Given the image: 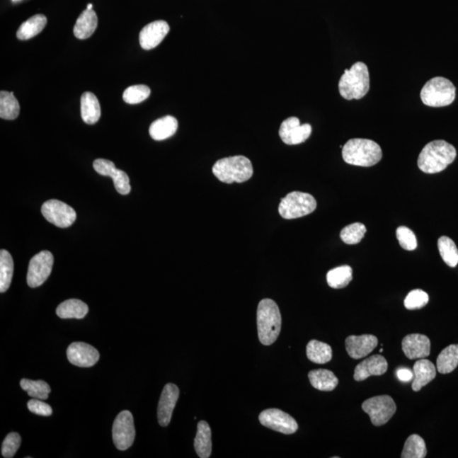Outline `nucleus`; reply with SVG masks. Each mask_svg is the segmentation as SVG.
Listing matches in <instances>:
<instances>
[{
  "label": "nucleus",
  "instance_id": "obj_13",
  "mask_svg": "<svg viewBox=\"0 0 458 458\" xmlns=\"http://www.w3.org/2000/svg\"><path fill=\"white\" fill-rule=\"evenodd\" d=\"M311 134V126L306 123L302 125L297 118H290L282 122L280 128V136L282 142L289 145L305 142Z\"/></svg>",
  "mask_w": 458,
  "mask_h": 458
},
{
  "label": "nucleus",
  "instance_id": "obj_26",
  "mask_svg": "<svg viewBox=\"0 0 458 458\" xmlns=\"http://www.w3.org/2000/svg\"><path fill=\"white\" fill-rule=\"evenodd\" d=\"M310 383L321 391H332L339 384V379L333 372L327 370H312L308 374Z\"/></svg>",
  "mask_w": 458,
  "mask_h": 458
},
{
  "label": "nucleus",
  "instance_id": "obj_15",
  "mask_svg": "<svg viewBox=\"0 0 458 458\" xmlns=\"http://www.w3.org/2000/svg\"><path fill=\"white\" fill-rule=\"evenodd\" d=\"M67 356L71 365L80 367H93L100 359L98 350L84 342H74L68 346Z\"/></svg>",
  "mask_w": 458,
  "mask_h": 458
},
{
  "label": "nucleus",
  "instance_id": "obj_5",
  "mask_svg": "<svg viewBox=\"0 0 458 458\" xmlns=\"http://www.w3.org/2000/svg\"><path fill=\"white\" fill-rule=\"evenodd\" d=\"M212 173L218 181L225 183H244L253 175V166L247 157L235 156L222 158L213 166Z\"/></svg>",
  "mask_w": 458,
  "mask_h": 458
},
{
  "label": "nucleus",
  "instance_id": "obj_39",
  "mask_svg": "<svg viewBox=\"0 0 458 458\" xmlns=\"http://www.w3.org/2000/svg\"><path fill=\"white\" fill-rule=\"evenodd\" d=\"M429 294L422 290H414L406 295L404 306L408 310L421 309L429 303Z\"/></svg>",
  "mask_w": 458,
  "mask_h": 458
},
{
  "label": "nucleus",
  "instance_id": "obj_17",
  "mask_svg": "<svg viewBox=\"0 0 458 458\" xmlns=\"http://www.w3.org/2000/svg\"><path fill=\"white\" fill-rule=\"evenodd\" d=\"M169 30V25L165 21H156L145 25L139 33L141 47L145 50L156 48L168 35Z\"/></svg>",
  "mask_w": 458,
  "mask_h": 458
},
{
  "label": "nucleus",
  "instance_id": "obj_10",
  "mask_svg": "<svg viewBox=\"0 0 458 458\" xmlns=\"http://www.w3.org/2000/svg\"><path fill=\"white\" fill-rule=\"evenodd\" d=\"M54 264V256L48 251H42L30 261L27 282L31 288L41 286L48 280Z\"/></svg>",
  "mask_w": 458,
  "mask_h": 458
},
{
  "label": "nucleus",
  "instance_id": "obj_4",
  "mask_svg": "<svg viewBox=\"0 0 458 458\" xmlns=\"http://www.w3.org/2000/svg\"><path fill=\"white\" fill-rule=\"evenodd\" d=\"M370 76L366 64L357 62L345 70L339 83L340 96L348 101L361 100L370 91Z\"/></svg>",
  "mask_w": 458,
  "mask_h": 458
},
{
  "label": "nucleus",
  "instance_id": "obj_8",
  "mask_svg": "<svg viewBox=\"0 0 458 458\" xmlns=\"http://www.w3.org/2000/svg\"><path fill=\"white\" fill-rule=\"evenodd\" d=\"M362 409L370 417L374 426H382L387 423L396 413V405L389 396L372 397L363 402Z\"/></svg>",
  "mask_w": 458,
  "mask_h": 458
},
{
  "label": "nucleus",
  "instance_id": "obj_45",
  "mask_svg": "<svg viewBox=\"0 0 458 458\" xmlns=\"http://www.w3.org/2000/svg\"><path fill=\"white\" fill-rule=\"evenodd\" d=\"M13 1H19V0H13Z\"/></svg>",
  "mask_w": 458,
  "mask_h": 458
},
{
  "label": "nucleus",
  "instance_id": "obj_29",
  "mask_svg": "<svg viewBox=\"0 0 458 458\" xmlns=\"http://www.w3.org/2000/svg\"><path fill=\"white\" fill-rule=\"evenodd\" d=\"M47 24L44 15H36L25 21L17 30L16 36L20 40H28L42 31Z\"/></svg>",
  "mask_w": 458,
  "mask_h": 458
},
{
  "label": "nucleus",
  "instance_id": "obj_40",
  "mask_svg": "<svg viewBox=\"0 0 458 458\" xmlns=\"http://www.w3.org/2000/svg\"><path fill=\"white\" fill-rule=\"evenodd\" d=\"M396 238L400 246L406 251H413L418 246L417 238L412 230L401 226L396 230Z\"/></svg>",
  "mask_w": 458,
  "mask_h": 458
},
{
  "label": "nucleus",
  "instance_id": "obj_36",
  "mask_svg": "<svg viewBox=\"0 0 458 458\" xmlns=\"http://www.w3.org/2000/svg\"><path fill=\"white\" fill-rule=\"evenodd\" d=\"M438 249L445 263L451 268L458 264V250L454 241L447 236L438 239Z\"/></svg>",
  "mask_w": 458,
  "mask_h": 458
},
{
  "label": "nucleus",
  "instance_id": "obj_30",
  "mask_svg": "<svg viewBox=\"0 0 458 458\" xmlns=\"http://www.w3.org/2000/svg\"><path fill=\"white\" fill-rule=\"evenodd\" d=\"M458 366V345H451L440 353L436 368L440 374H447L454 371Z\"/></svg>",
  "mask_w": 458,
  "mask_h": 458
},
{
  "label": "nucleus",
  "instance_id": "obj_3",
  "mask_svg": "<svg viewBox=\"0 0 458 458\" xmlns=\"http://www.w3.org/2000/svg\"><path fill=\"white\" fill-rule=\"evenodd\" d=\"M282 326V316L275 302L263 299L258 307V331L261 343L270 345L277 340Z\"/></svg>",
  "mask_w": 458,
  "mask_h": 458
},
{
  "label": "nucleus",
  "instance_id": "obj_27",
  "mask_svg": "<svg viewBox=\"0 0 458 458\" xmlns=\"http://www.w3.org/2000/svg\"><path fill=\"white\" fill-rule=\"evenodd\" d=\"M88 312L87 304L78 299H67V301L59 304L57 309V316L62 319H82L85 318Z\"/></svg>",
  "mask_w": 458,
  "mask_h": 458
},
{
  "label": "nucleus",
  "instance_id": "obj_31",
  "mask_svg": "<svg viewBox=\"0 0 458 458\" xmlns=\"http://www.w3.org/2000/svg\"><path fill=\"white\" fill-rule=\"evenodd\" d=\"M13 273H14V262L12 256L6 250H1L0 251V292H6L10 288Z\"/></svg>",
  "mask_w": 458,
  "mask_h": 458
},
{
  "label": "nucleus",
  "instance_id": "obj_20",
  "mask_svg": "<svg viewBox=\"0 0 458 458\" xmlns=\"http://www.w3.org/2000/svg\"><path fill=\"white\" fill-rule=\"evenodd\" d=\"M388 370V362L381 355H374L362 361L355 368L354 379L363 381L371 376L383 375Z\"/></svg>",
  "mask_w": 458,
  "mask_h": 458
},
{
  "label": "nucleus",
  "instance_id": "obj_12",
  "mask_svg": "<svg viewBox=\"0 0 458 458\" xmlns=\"http://www.w3.org/2000/svg\"><path fill=\"white\" fill-rule=\"evenodd\" d=\"M259 421L265 427L284 435H292L298 430V423L290 414L276 408L267 409L259 415Z\"/></svg>",
  "mask_w": 458,
  "mask_h": 458
},
{
  "label": "nucleus",
  "instance_id": "obj_44",
  "mask_svg": "<svg viewBox=\"0 0 458 458\" xmlns=\"http://www.w3.org/2000/svg\"><path fill=\"white\" fill-rule=\"evenodd\" d=\"M88 10H92L93 8V4H88L87 6Z\"/></svg>",
  "mask_w": 458,
  "mask_h": 458
},
{
  "label": "nucleus",
  "instance_id": "obj_32",
  "mask_svg": "<svg viewBox=\"0 0 458 458\" xmlns=\"http://www.w3.org/2000/svg\"><path fill=\"white\" fill-rule=\"evenodd\" d=\"M20 113L18 101L14 93L1 91L0 93V118L4 120H15Z\"/></svg>",
  "mask_w": 458,
  "mask_h": 458
},
{
  "label": "nucleus",
  "instance_id": "obj_1",
  "mask_svg": "<svg viewBox=\"0 0 458 458\" xmlns=\"http://www.w3.org/2000/svg\"><path fill=\"white\" fill-rule=\"evenodd\" d=\"M454 147L445 140H434L419 154L418 165L422 172L434 174L442 172L456 159Z\"/></svg>",
  "mask_w": 458,
  "mask_h": 458
},
{
  "label": "nucleus",
  "instance_id": "obj_42",
  "mask_svg": "<svg viewBox=\"0 0 458 458\" xmlns=\"http://www.w3.org/2000/svg\"><path fill=\"white\" fill-rule=\"evenodd\" d=\"M28 408L30 412L40 415V416L49 417L53 413V410L49 404L40 401V399H35V398L28 402Z\"/></svg>",
  "mask_w": 458,
  "mask_h": 458
},
{
  "label": "nucleus",
  "instance_id": "obj_34",
  "mask_svg": "<svg viewBox=\"0 0 458 458\" xmlns=\"http://www.w3.org/2000/svg\"><path fill=\"white\" fill-rule=\"evenodd\" d=\"M427 448L425 440L418 435H410L406 440L401 458H425Z\"/></svg>",
  "mask_w": 458,
  "mask_h": 458
},
{
  "label": "nucleus",
  "instance_id": "obj_16",
  "mask_svg": "<svg viewBox=\"0 0 458 458\" xmlns=\"http://www.w3.org/2000/svg\"><path fill=\"white\" fill-rule=\"evenodd\" d=\"M179 397V389L173 384H166L158 405V422L162 427L169 425Z\"/></svg>",
  "mask_w": 458,
  "mask_h": 458
},
{
  "label": "nucleus",
  "instance_id": "obj_14",
  "mask_svg": "<svg viewBox=\"0 0 458 458\" xmlns=\"http://www.w3.org/2000/svg\"><path fill=\"white\" fill-rule=\"evenodd\" d=\"M93 168L102 176L113 179L115 190L119 194L125 195L131 191L130 181L127 174L115 168L113 161L105 159H97L93 161Z\"/></svg>",
  "mask_w": 458,
  "mask_h": 458
},
{
  "label": "nucleus",
  "instance_id": "obj_21",
  "mask_svg": "<svg viewBox=\"0 0 458 458\" xmlns=\"http://www.w3.org/2000/svg\"><path fill=\"white\" fill-rule=\"evenodd\" d=\"M413 391H419L436 377V367L427 359H419L413 366Z\"/></svg>",
  "mask_w": 458,
  "mask_h": 458
},
{
  "label": "nucleus",
  "instance_id": "obj_22",
  "mask_svg": "<svg viewBox=\"0 0 458 458\" xmlns=\"http://www.w3.org/2000/svg\"><path fill=\"white\" fill-rule=\"evenodd\" d=\"M178 127L177 119L172 115H166L164 118L157 119L149 127V135L153 139L161 141L169 139L175 134Z\"/></svg>",
  "mask_w": 458,
  "mask_h": 458
},
{
  "label": "nucleus",
  "instance_id": "obj_43",
  "mask_svg": "<svg viewBox=\"0 0 458 458\" xmlns=\"http://www.w3.org/2000/svg\"><path fill=\"white\" fill-rule=\"evenodd\" d=\"M397 378L402 382H410L413 379V372L409 368L401 367L396 372Z\"/></svg>",
  "mask_w": 458,
  "mask_h": 458
},
{
  "label": "nucleus",
  "instance_id": "obj_2",
  "mask_svg": "<svg viewBox=\"0 0 458 458\" xmlns=\"http://www.w3.org/2000/svg\"><path fill=\"white\" fill-rule=\"evenodd\" d=\"M342 156L346 164L358 166H372L382 159L383 153L374 141L366 139H353L342 149Z\"/></svg>",
  "mask_w": 458,
  "mask_h": 458
},
{
  "label": "nucleus",
  "instance_id": "obj_25",
  "mask_svg": "<svg viewBox=\"0 0 458 458\" xmlns=\"http://www.w3.org/2000/svg\"><path fill=\"white\" fill-rule=\"evenodd\" d=\"M212 448V430L208 423L200 421L197 425V433L195 439V449L201 458H208L211 456Z\"/></svg>",
  "mask_w": 458,
  "mask_h": 458
},
{
  "label": "nucleus",
  "instance_id": "obj_18",
  "mask_svg": "<svg viewBox=\"0 0 458 458\" xmlns=\"http://www.w3.org/2000/svg\"><path fill=\"white\" fill-rule=\"evenodd\" d=\"M402 350L410 360L423 359L430 356V340L425 335L412 333L402 340Z\"/></svg>",
  "mask_w": 458,
  "mask_h": 458
},
{
  "label": "nucleus",
  "instance_id": "obj_23",
  "mask_svg": "<svg viewBox=\"0 0 458 458\" xmlns=\"http://www.w3.org/2000/svg\"><path fill=\"white\" fill-rule=\"evenodd\" d=\"M100 102L93 93L85 92L81 97V115L85 123L93 125L101 118Z\"/></svg>",
  "mask_w": 458,
  "mask_h": 458
},
{
  "label": "nucleus",
  "instance_id": "obj_7",
  "mask_svg": "<svg viewBox=\"0 0 458 458\" xmlns=\"http://www.w3.org/2000/svg\"><path fill=\"white\" fill-rule=\"evenodd\" d=\"M316 201L314 196L302 192H291L281 200L278 212L285 219H295L314 212Z\"/></svg>",
  "mask_w": 458,
  "mask_h": 458
},
{
  "label": "nucleus",
  "instance_id": "obj_24",
  "mask_svg": "<svg viewBox=\"0 0 458 458\" xmlns=\"http://www.w3.org/2000/svg\"><path fill=\"white\" fill-rule=\"evenodd\" d=\"M98 25V17L96 11L85 10L76 21L74 33L79 40H87L96 31Z\"/></svg>",
  "mask_w": 458,
  "mask_h": 458
},
{
  "label": "nucleus",
  "instance_id": "obj_9",
  "mask_svg": "<svg viewBox=\"0 0 458 458\" xmlns=\"http://www.w3.org/2000/svg\"><path fill=\"white\" fill-rule=\"evenodd\" d=\"M113 438L115 447L126 451L134 444L135 428L134 417L130 411H122L115 418L113 428Z\"/></svg>",
  "mask_w": 458,
  "mask_h": 458
},
{
  "label": "nucleus",
  "instance_id": "obj_28",
  "mask_svg": "<svg viewBox=\"0 0 458 458\" xmlns=\"http://www.w3.org/2000/svg\"><path fill=\"white\" fill-rule=\"evenodd\" d=\"M307 356L312 362L325 365L331 361L333 357L331 346L324 342L312 340L307 344Z\"/></svg>",
  "mask_w": 458,
  "mask_h": 458
},
{
  "label": "nucleus",
  "instance_id": "obj_41",
  "mask_svg": "<svg viewBox=\"0 0 458 458\" xmlns=\"http://www.w3.org/2000/svg\"><path fill=\"white\" fill-rule=\"evenodd\" d=\"M21 443V438L19 434L13 432V433L7 435L2 445L3 457L6 458L14 457L17 451H18Z\"/></svg>",
  "mask_w": 458,
  "mask_h": 458
},
{
  "label": "nucleus",
  "instance_id": "obj_19",
  "mask_svg": "<svg viewBox=\"0 0 458 458\" xmlns=\"http://www.w3.org/2000/svg\"><path fill=\"white\" fill-rule=\"evenodd\" d=\"M378 343V338L372 335L352 336L345 340V349L350 357L358 360L368 356Z\"/></svg>",
  "mask_w": 458,
  "mask_h": 458
},
{
  "label": "nucleus",
  "instance_id": "obj_6",
  "mask_svg": "<svg viewBox=\"0 0 458 458\" xmlns=\"http://www.w3.org/2000/svg\"><path fill=\"white\" fill-rule=\"evenodd\" d=\"M421 100L425 105L444 107L450 105L456 98V88L447 79L436 76L431 79L423 87Z\"/></svg>",
  "mask_w": 458,
  "mask_h": 458
},
{
  "label": "nucleus",
  "instance_id": "obj_37",
  "mask_svg": "<svg viewBox=\"0 0 458 458\" xmlns=\"http://www.w3.org/2000/svg\"><path fill=\"white\" fill-rule=\"evenodd\" d=\"M366 233L367 229L365 224L355 222L341 230L340 238L342 241L348 245H357L361 242Z\"/></svg>",
  "mask_w": 458,
  "mask_h": 458
},
{
  "label": "nucleus",
  "instance_id": "obj_35",
  "mask_svg": "<svg viewBox=\"0 0 458 458\" xmlns=\"http://www.w3.org/2000/svg\"><path fill=\"white\" fill-rule=\"evenodd\" d=\"M20 385L21 389L27 391L29 396L35 398V399H48L51 392L50 385L42 380L35 381L23 379L21 380Z\"/></svg>",
  "mask_w": 458,
  "mask_h": 458
},
{
  "label": "nucleus",
  "instance_id": "obj_11",
  "mask_svg": "<svg viewBox=\"0 0 458 458\" xmlns=\"http://www.w3.org/2000/svg\"><path fill=\"white\" fill-rule=\"evenodd\" d=\"M42 214L50 222L58 228L66 229L74 224L76 213L70 205L57 200L46 201L42 205Z\"/></svg>",
  "mask_w": 458,
  "mask_h": 458
},
{
  "label": "nucleus",
  "instance_id": "obj_38",
  "mask_svg": "<svg viewBox=\"0 0 458 458\" xmlns=\"http://www.w3.org/2000/svg\"><path fill=\"white\" fill-rule=\"evenodd\" d=\"M151 96V89L147 85H134L123 93V101L130 105L139 104Z\"/></svg>",
  "mask_w": 458,
  "mask_h": 458
},
{
  "label": "nucleus",
  "instance_id": "obj_33",
  "mask_svg": "<svg viewBox=\"0 0 458 458\" xmlns=\"http://www.w3.org/2000/svg\"><path fill=\"white\" fill-rule=\"evenodd\" d=\"M353 277V268L345 265L329 271L327 275V282L333 289H343L350 284Z\"/></svg>",
  "mask_w": 458,
  "mask_h": 458
}]
</instances>
